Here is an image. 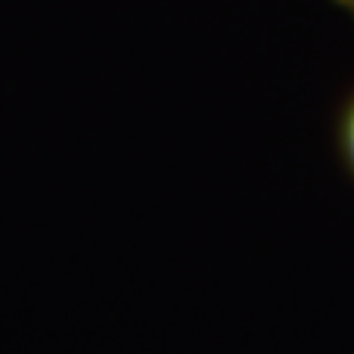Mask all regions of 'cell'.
Segmentation results:
<instances>
[{
	"mask_svg": "<svg viewBox=\"0 0 354 354\" xmlns=\"http://www.w3.org/2000/svg\"><path fill=\"white\" fill-rule=\"evenodd\" d=\"M346 151H348V160L354 165V106H351V113L346 118Z\"/></svg>",
	"mask_w": 354,
	"mask_h": 354,
	"instance_id": "1",
	"label": "cell"
},
{
	"mask_svg": "<svg viewBox=\"0 0 354 354\" xmlns=\"http://www.w3.org/2000/svg\"><path fill=\"white\" fill-rule=\"evenodd\" d=\"M339 3H346V6L351 9V12H354V0H339Z\"/></svg>",
	"mask_w": 354,
	"mask_h": 354,
	"instance_id": "2",
	"label": "cell"
}]
</instances>
